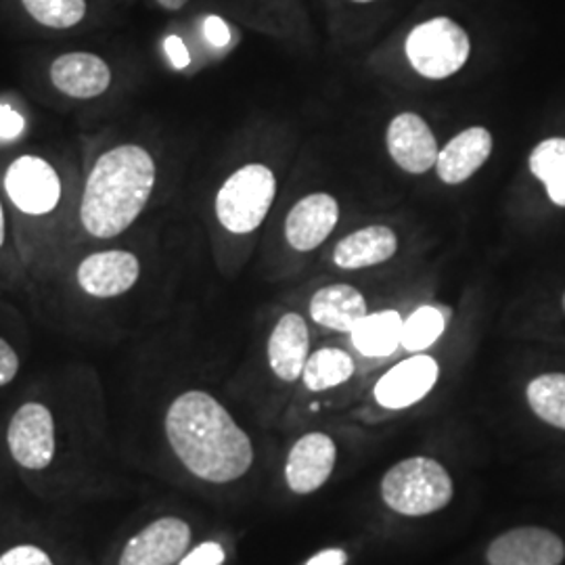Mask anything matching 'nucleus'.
<instances>
[{
	"label": "nucleus",
	"mask_w": 565,
	"mask_h": 565,
	"mask_svg": "<svg viewBox=\"0 0 565 565\" xmlns=\"http://www.w3.org/2000/svg\"><path fill=\"white\" fill-rule=\"evenodd\" d=\"M166 438L184 469L210 484L237 482L254 465V446L212 394L189 390L168 406Z\"/></svg>",
	"instance_id": "1"
},
{
	"label": "nucleus",
	"mask_w": 565,
	"mask_h": 565,
	"mask_svg": "<svg viewBox=\"0 0 565 565\" xmlns=\"http://www.w3.org/2000/svg\"><path fill=\"white\" fill-rule=\"evenodd\" d=\"M156 162L141 145H120L95 162L81 203L84 231L114 239L141 216L156 186Z\"/></svg>",
	"instance_id": "2"
},
{
	"label": "nucleus",
	"mask_w": 565,
	"mask_h": 565,
	"mask_svg": "<svg viewBox=\"0 0 565 565\" xmlns=\"http://www.w3.org/2000/svg\"><path fill=\"white\" fill-rule=\"evenodd\" d=\"M455 494L452 478L443 465L427 457H413L394 465L382 480V499L392 511L422 518L443 511Z\"/></svg>",
	"instance_id": "3"
},
{
	"label": "nucleus",
	"mask_w": 565,
	"mask_h": 565,
	"mask_svg": "<svg viewBox=\"0 0 565 565\" xmlns=\"http://www.w3.org/2000/svg\"><path fill=\"white\" fill-rule=\"evenodd\" d=\"M277 179L264 163H247L224 181L216 195V216L228 233H254L270 212Z\"/></svg>",
	"instance_id": "4"
},
{
	"label": "nucleus",
	"mask_w": 565,
	"mask_h": 565,
	"mask_svg": "<svg viewBox=\"0 0 565 565\" xmlns=\"http://www.w3.org/2000/svg\"><path fill=\"white\" fill-rule=\"evenodd\" d=\"M471 41L463 28L450 18L419 23L406 39V57L413 70L427 81H446L463 70Z\"/></svg>",
	"instance_id": "5"
},
{
	"label": "nucleus",
	"mask_w": 565,
	"mask_h": 565,
	"mask_svg": "<svg viewBox=\"0 0 565 565\" xmlns=\"http://www.w3.org/2000/svg\"><path fill=\"white\" fill-rule=\"evenodd\" d=\"M7 448L21 469H49L57 455V427L51 408L34 401L21 404L7 425Z\"/></svg>",
	"instance_id": "6"
},
{
	"label": "nucleus",
	"mask_w": 565,
	"mask_h": 565,
	"mask_svg": "<svg viewBox=\"0 0 565 565\" xmlns=\"http://www.w3.org/2000/svg\"><path fill=\"white\" fill-rule=\"evenodd\" d=\"M4 189L9 200L23 214L44 216L61 202V179L57 170L39 156H21L7 168Z\"/></svg>",
	"instance_id": "7"
},
{
	"label": "nucleus",
	"mask_w": 565,
	"mask_h": 565,
	"mask_svg": "<svg viewBox=\"0 0 565 565\" xmlns=\"http://www.w3.org/2000/svg\"><path fill=\"white\" fill-rule=\"evenodd\" d=\"M191 525L181 518L166 515L137 532L121 548L118 565H174L189 553Z\"/></svg>",
	"instance_id": "8"
},
{
	"label": "nucleus",
	"mask_w": 565,
	"mask_h": 565,
	"mask_svg": "<svg viewBox=\"0 0 565 565\" xmlns=\"http://www.w3.org/2000/svg\"><path fill=\"white\" fill-rule=\"evenodd\" d=\"M564 559V541L539 525L507 530L486 551L488 565H562Z\"/></svg>",
	"instance_id": "9"
},
{
	"label": "nucleus",
	"mask_w": 565,
	"mask_h": 565,
	"mask_svg": "<svg viewBox=\"0 0 565 565\" xmlns=\"http://www.w3.org/2000/svg\"><path fill=\"white\" fill-rule=\"evenodd\" d=\"M84 294L109 300L130 291L141 277V263L124 249H105L86 256L76 270Z\"/></svg>",
	"instance_id": "10"
},
{
	"label": "nucleus",
	"mask_w": 565,
	"mask_h": 565,
	"mask_svg": "<svg viewBox=\"0 0 565 565\" xmlns=\"http://www.w3.org/2000/svg\"><path fill=\"white\" fill-rule=\"evenodd\" d=\"M335 461L338 446L327 434H306L287 455L285 482L296 494H312L331 478Z\"/></svg>",
	"instance_id": "11"
},
{
	"label": "nucleus",
	"mask_w": 565,
	"mask_h": 565,
	"mask_svg": "<svg viewBox=\"0 0 565 565\" xmlns=\"http://www.w3.org/2000/svg\"><path fill=\"white\" fill-rule=\"evenodd\" d=\"M385 142L392 160L408 174H425L438 162V142L427 126V121L413 114L404 111L390 121Z\"/></svg>",
	"instance_id": "12"
},
{
	"label": "nucleus",
	"mask_w": 565,
	"mask_h": 565,
	"mask_svg": "<svg viewBox=\"0 0 565 565\" xmlns=\"http://www.w3.org/2000/svg\"><path fill=\"white\" fill-rule=\"evenodd\" d=\"M440 366L427 356L417 354L390 369L375 385V401L384 408H406L424 401L438 382Z\"/></svg>",
	"instance_id": "13"
},
{
	"label": "nucleus",
	"mask_w": 565,
	"mask_h": 565,
	"mask_svg": "<svg viewBox=\"0 0 565 565\" xmlns=\"http://www.w3.org/2000/svg\"><path fill=\"white\" fill-rule=\"evenodd\" d=\"M338 223V200L329 193H310L287 214L285 239L296 252H312L329 239Z\"/></svg>",
	"instance_id": "14"
},
{
	"label": "nucleus",
	"mask_w": 565,
	"mask_h": 565,
	"mask_svg": "<svg viewBox=\"0 0 565 565\" xmlns=\"http://www.w3.org/2000/svg\"><path fill=\"white\" fill-rule=\"evenodd\" d=\"M53 86L72 99H95L111 84V70L99 55L65 53L51 63Z\"/></svg>",
	"instance_id": "15"
},
{
	"label": "nucleus",
	"mask_w": 565,
	"mask_h": 565,
	"mask_svg": "<svg viewBox=\"0 0 565 565\" xmlns=\"http://www.w3.org/2000/svg\"><path fill=\"white\" fill-rule=\"evenodd\" d=\"M492 135L484 126H471L446 142L438 153L436 174L446 184L469 181L492 153Z\"/></svg>",
	"instance_id": "16"
},
{
	"label": "nucleus",
	"mask_w": 565,
	"mask_h": 565,
	"mask_svg": "<svg viewBox=\"0 0 565 565\" xmlns=\"http://www.w3.org/2000/svg\"><path fill=\"white\" fill-rule=\"evenodd\" d=\"M308 324L298 312H287L268 338V364L281 382H298L308 361Z\"/></svg>",
	"instance_id": "17"
},
{
	"label": "nucleus",
	"mask_w": 565,
	"mask_h": 565,
	"mask_svg": "<svg viewBox=\"0 0 565 565\" xmlns=\"http://www.w3.org/2000/svg\"><path fill=\"white\" fill-rule=\"evenodd\" d=\"M369 315L363 294L352 285H327L310 300V317L317 324L340 333H352Z\"/></svg>",
	"instance_id": "18"
},
{
	"label": "nucleus",
	"mask_w": 565,
	"mask_h": 565,
	"mask_svg": "<svg viewBox=\"0 0 565 565\" xmlns=\"http://www.w3.org/2000/svg\"><path fill=\"white\" fill-rule=\"evenodd\" d=\"M396 252V233L385 224H373L343 237L333 249V263L343 270H359L387 263Z\"/></svg>",
	"instance_id": "19"
},
{
	"label": "nucleus",
	"mask_w": 565,
	"mask_h": 565,
	"mask_svg": "<svg viewBox=\"0 0 565 565\" xmlns=\"http://www.w3.org/2000/svg\"><path fill=\"white\" fill-rule=\"evenodd\" d=\"M403 317L394 310L366 315L352 331L354 348L371 359H384L403 345Z\"/></svg>",
	"instance_id": "20"
},
{
	"label": "nucleus",
	"mask_w": 565,
	"mask_h": 565,
	"mask_svg": "<svg viewBox=\"0 0 565 565\" xmlns=\"http://www.w3.org/2000/svg\"><path fill=\"white\" fill-rule=\"evenodd\" d=\"M530 172L546 186L548 200L565 207V139L553 137L539 142L530 153Z\"/></svg>",
	"instance_id": "21"
},
{
	"label": "nucleus",
	"mask_w": 565,
	"mask_h": 565,
	"mask_svg": "<svg viewBox=\"0 0 565 565\" xmlns=\"http://www.w3.org/2000/svg\"><path fill=\"white\" fill-rule=\"evenodd\" d=\"M354 375V361L340 348H323L308 356L303 366V384L310 392H324L345 384Z\"/></svg>",
	"instance_id": "22"
},
{
	"label": "nucleus",
	"mask_w": 565,
	"mask_h": 565,
	"mask_svg": "<svg viewBox=\"0 0 565 565\" xmlns=\"http://www.w3.org/2000/svg\"><path fill=\"white\" fill-rule=\"evenodd\" d=\"M525 398L539 419L565 429V373H545L534 377L527 384Z\"/></svg>",
	"instance_id": "23"
},
{
	"label": "nucleus",
	"mask_w": 565,
	"mask_h": 565,
	"mask_svg": "<svg viewBox=\"0 0 565 565\" xmlns=\"http://www.w3.org/2000/svg\"><path fill=\"white\" fill-rule=\"evenodd\" d=\"M25 13L44 28L70 30L86 18V0H21Z\"/></svg>",
	"instance_id": "24"
},
{
	"label": "nucleus",
	"mask_w": 565,
	"mask_h": 565,
	"mask_svg": "<svg viewBox=\"0 0 565 565\" xmlns=\"http://www.w3.org/2000/svg\"><path fill=\"white\" fill-rule=\"evenodd\" d=\"M445 327L440 308L422 306L404 321L403 345L408 352H422L445 333Z\"/></svg>",
	"instance_id": "25"
},
{
	"label": "nucleus",
	"mask_w": 565,
	"mask_h": 565,
	"mask_svg": "<svg viewBox=\"0 0 565 565\" xmlns=\"http://www.w3.org/2000/svg\"><path fill=\"white\" fill-rule=\"evenodd\" d=\"M0 565H55V562L42 546L15 545L0 555Z\"/></svg>",
	"instance_id": "26"
},
{
	"label": "nucleus",
	"mask_w": 565,
	"mask_h": 565,
	"mask_svg": "<svg viewBox=\"0 0 565 565\" xmlns=\"http://www.w3.org/2000/svg\"><path fill=\"white\" fill-rule=\"evenodd\" d=\"M224 559H226V553H224L223 545L207 541V543L191 548L179 562V565H223Z\"/></svg>",
	"instance_id": "27"
},
{
	"label": "nucleus",
	"mask_w": 565,
	"mask_h": 565,
	"mask_svg": "<svg viewBox=\"0 0 565 565\" xmlns=\"http://www.w3.org/2000/svg\"><path fill=\"white\" fill-rule=\"evenodd\" d=\"M20 373V356L15 348L0 338V387L11 384Z\"/></svg>",
	"instance_id": "28"
},
{
	"label": "nucleus",
	"mask_w": 565,
	"mask_h": 565,
	"mask_svg": "<svg viewBox=\"0 0 565 565\" xmlns=\"http://www.w3.org/2000/svg\"><path fill=\"white\" fill-rule=\"evenodd\" d=\"M23 128H25L23 116L9 105H0V139L2 141L18 139L23 132Z\"/></svg>",
	"instance_id": "29"
},
{
	"label": "nucleus",
	"mask_w": 565,
	"mask_h": 565,
	"mask_svg": "<svg viewBox=\"0 0 565 565\" xmlns=\"http://www.w3.org/2000/svg\"><path fill=\"white\" fill-rule=\"evenodd\" d=\"M203 34L210 44L214 46H226L231 42V30L226 25V21L216 18V15H210L203 21Z\"/></svg>",
	"instance_id": "30"
},
{
	"label": "nucleus",
	"mask_w": 565,
	"mask_h": 565,
	"mask_svg": "<svg viewBox=\"0 0 565 565\" xmlns=\"http://www.w3.org/2000/svg\"><path fill=\"white\" fill-rule=\"evenodd\" d=\"M163 46H166V53H168V57H170L172 65H174L177 70H184V67L191 63L189 49L184 46V42H182L179 36H168L166 42H163Z\"/></svg>",
	"instance_id": "31"
},
{
	"label": "nucleus",
	"mask_w": 565,
	"mask_h": 565,
	"mask_svg": "<svg viewBox=\"0 0 565 565\" xmlns=\"http://www.w3.org/2000/svg\"><path fill=\"white\" fill-rule=\"evenodd\" d=\"M348 564V555L342 548H327L323 553L315 555L306 565H345Z\"/></svg>",
	"instance_id": "32"
},
{
	"label": "nucleus",
	"mask_w": 565,
	"mask_h": 565,
	"mask_svg": "<svg viewBox=\"0 0 565 565\" xmlns=\"http://www.w3.org/2000/svg\"><path fill=\"white\" fill-rule=\"evenodd\" d=\"M166 11H179L189 0H156Z\"/></svg>",
	"instance_id": "33"
},
{
	"label": "nucleus",
	"mask_w": 565,
	"mask_h": 565,
	"mask_svg": "<svg viewBox=\"0 0 565 565\" xmlns=\"http://www.w3.org/2000/svg\"><path fill=\"white\" fill-rule=\"evenodd\" d=\"M4 233H7V228H4V212H2V203H0V247L4 243Z\"/></svg>",
	"instance_id": "34"
},
{
	"label": "nucleus",
	"mask_w": 565,
	"mask_h": 565,
	"mask_svg": "<svg viewBox=\"0 0 565 565\" xmlns=\"http://www.w3.org/2000/svg\"><path fill=\"white\" fill-rule=\"evenodd\" d=\"M354 2H363L364 4V2H373V0H354Z\"/></svg>",
	"instance_id": "35"
},
{
	"label": "nucleus",
	"mask_w": 565,
	"mask_h": 565,
	"mask_svg": "<svg viewBox=\"0 0 565 565\" xmlns=\"http://www.w3.org/2000/svg\"><path fill=\"white\" fill-rule=\"evenodd\" d=\"M564 310H565V294H564Z\"/></svg>",
	"instance_id": "36"
}]
</instances>
